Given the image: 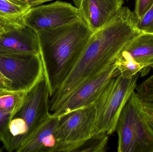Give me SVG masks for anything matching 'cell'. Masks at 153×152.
<instances>
[{
	"instance_id": "6da1fadb",
	"label": "cell",
	"mask_w": 153,
	"mask_h": 152,
	"mask_svg": "<svg viewBox=\"0 0 153 152\" xmlns=\"http://www.w3.org/2000/svg\"><path fill=\"white\" fill-rule=\"evenodd\" d=\"M138 20L134 12L122 7L112 20L92 33L78 59L50 96L51 111L77 87L115 62L123 49L141 33Z\"/></svg>"
},
{
	"instance_id": "7a4b0ae2",
	"label": "cell",
	"mask_w": 153,
	"mask_h": 152,
	"mask_svg": "<svg viewBox=\"0 0 153 152\" xmlns=\"http://www.w3.org/2000/svg\"><path fill=\"white\" fill-rule=\"evenodd\" d=\"M36 32L50 97L78 59L93 32L82 18Z\"/></svg>"
},
{
	"instance_id": "3957f363",
	"label": "cell",
	"mask_w": 153,
	"mask_h": 152,
	"mask_svg": "<svg viewBox=\"0 0 153 152\" xmlns=\"http://www.w3.org/2000/svg\"><path fill=\"white\" fill-rule=\"evenodd\" d=\"M49 99V88L44 77L27 93L20 108L12 117L8 151L17 152L50 115Z\"/></svg>"
},
{
	"instance_id": "277c9868",
	"label": "cell",
	"mask_w": 153,
	"mask_h": 152,
	"mask_svg": "<svg viewBox=\"0 0 153 152\" xmlns=\"http://www.w3.org/2000/svg\"><path fill=\"white\" fill-rule=\"evenodd\" d=\"M118 152H153V130L135 91L123 108L117 122Z\"/></svg>"
},
{
	"instance_id": "5b68a950",
	"label": "cell",
	"mask_w": 153,
	"mask_h": 152,
	"mask_svg": "<svg viewBox=\"0 0 153 152\" xmlns=\"http://www.w3.org/2000/svg\"><path fill=\"white\" fill-rule=\"evenodd\" d=\"M140 74L126 78L120 74L112 77L95 102V134L110 135L116 131L120 115L137 86Z\"/></svg>"
},
{
	"instance_id": "8992f818",
	"label": "cell",
	"mask_w": 153,
	"mask_h": 152,
	"mask_svg": "<svg viewBox=\"0 0 153 152\" xmlns=\"http://www.w3.org/2000/svg\"><path fill=\"white\" fill-rule=\"evenodd\" d=\"M44 77L40 54L0 55V87L27 93Z\"/></svg>"
},
{
	"instance_id": "52a82bcc",
	"label": "cell",
	"mask_w": 153,
	"mask_h": 152,
	"mask_svg": "<svg viewBox=\"0 0 153 152\" xmlns=\"http://www.w3.org/2000/svg\"><path fill=\"white\" fill-rule=\"evenodd\" d=\"M59 117L56 152H68L72 146L95 134V103Z\"/></svg>"
},
{
	"instance_id": "ba28073f",
	"label": "cell",
	"mask_w": 153,
	"mask_h": 152,
	"mask_svg": "<svg viewBox=\"0 0 153 152\" xmlns=\"http://www.w3.org/2000/svg\"><path fill=\"white\" fill-rule=\"evenodd\" d=\"M117 74V66L114 62L77 87L51 114L61 117L95 103L111 79Z\"/></svg>"
},
{
	"instance_id": "9c48e42d",
	"label": "cell",
	"mask_w": 153,
	"mask_h": 152,
	"mask_svg": "<svg viewBox=\"0 0 153 152\" xmlns=\"http://www.w3.org/2000/svg\"><path fill=\"white\" fill-rule=\"evenodd\" d=\"M82 18L79 9L71 3L56 1L30 8L26 18L28 26L36 31L53 28Z\"/></svg>"
},
{
	"instance_id": "30bf717a",
	"label": "cell",
	"mask_w": 153,
	"mask_h": 152,
	"mask_svg": "<svg viewBox=\"0 0 153 152\" xmlns=\"http://www.w3.org/2000/svg\"><path fill=\"white\" fill-rule=\"evenodd\" d=\"M124 0H81V18L94 33L112 20L119 12Z\"/></svg>"
},
{
	"instance_id": "8fae6325",
	"label": "cell",
	"mask_w": 153,
	"mask_h": 152,
	"mask_svg": "<svg viewBox=\"0 0 153 152\" xmlns=\"http://www.w3.org/2000/svg\"><path fill=\"white\" fill-rule=\"evenodd\" d=\"M19 54H40L37 34L27 25L0 37V55Z\"/></svg>"
},
{
	"instance_id": "7c38bea8",
	"label": "cell",
	"mask_w": 153,
	"mask_h": 152,
	"mask_svg": "<svg viewBox=\"0 0 153 152\" xmlns=\"http://www.w3.org/2000/svg\"><path fill=\"white\" fill-rule=\"evenodd\" d=\"M59 117L52 114L39 125L17 152H56Z\"/></svg>"
},
{
	"instance_id": "4fadbf2b",
	"label": "cell",
	"mask_w": 153,
	"mask_h": 152,
	"mask_svg": "<svg viewBox=\"0 0 153 152\" xmlns=\"http://www.w3.org/2000/svg\"><path fill=\"white\" fill-rule=\"evenodd\" d=\"M143 68L146 75L149 68L153 69V33L141 32L123 49Z\"/></svg>"
},
{
	"instance_id": "5bb4252c",
	"label": "cell",
	"mask_w": 153,
	"mask_h": 152,
	"mask_svg": "<svg viewBox=\"0 0 153 152\" xmlns=\"http://www.w3.org/2000/svg\"><path fill=\"white\" fill-rule=\"evenodd\" d=\"M27 93L0 87V110L13 116L21 106Z\"/></svg>"
},
{
	"instance_id": "9a60e30c",
	"label": "cell",
	"mask_w": 153,
	"mask_h": 152,
	"mask_svg": "<svg viewBox=\"0 0 153 152\" xmlns=\"http://www.w3.org/2000/svg\"><path fill=\"white\" fill-rule=\"evenodd\" d=\"M108 141V135L96 134L72 146L68 152H105Z\"/></svg>"
},
{
	"instance_id": "2e32d148",
	"label": "cell",
	"mask_w": 153,
	"mask_h": 152,
	"mask_svg": "<svg viewBox=\"0 0 153 152\" xmlns=\"http://www.w3.org/2000/svg\"><path fill=\"white\" fill-rule=\"evenodd\" d=\"M118 72L126 78H131L137 73L143 75V68L128 53L122 50L115 61Z\"/></svg>"
},
{
	"instance_id": "e0dca14e",
	"label": "cell",
	"mask_w": 153,
	"mask_h": 152,
	"mask_svg": "<svg viewBox=\"0 0 153 152\" xmlns=\"http://www.w3.org/2000/svg\"><path fill=\"white\" fill-rule=\"evenodd\" d=\"M135 90L146 113L153 117V75L137 85Z\"/></svg>"
},
{
	"instance_id": "ac0fdd59",
	"label": "cell",
	"mask_w": 153,
	"mask_h": 152,
	"mask_svg": "<svg viewBox=\"0 0 153 152\" xmlns=\"http://www.w3.org/2000/svg\"><path fill=\"white\" fill-rule=\"evenodd\" d=\"M29 10L22 14L0 16V37L9 31L27 25L26 18Z\"/></svg>"
},
{
	"instance_id": "d6986e66",
	"label": "cell",
	"mask_w": 153,
	"mask_h": 152,
	"mask_svg": "<svg viewBox=\"0 0 153 152\" xmlns=\"http://www.w3.org/2000/svg\"><path fill=\"white\" fill-rule=\"evenodd\" d=\"M30 6L18 5L9 0H0V16H11L22 14L27 12Z\"/></svg>"
},
{
	"instance_id": "ffe728a7",
	"label": "cell",
	"mask_w": 153,
	"mask_h": 152,
	"mask_svg": "<svg viewBox=\"0 0 153 152\" xmlns=\"http://www.w3.org/2000/svg\"><path fill=\"white\" fill-rule=\"evenodd\" d=\"M12 117L10 113L0 110V142L2 143L5 149L9 144V125Z\"/></svg>"
},
{
	"instance_id": "44dd1931",
	"label": "cell",
	"mask_w": 153,
	"mask_h": 152,
	"mask_svg": "<svg viewBox=\"0 0 153 152\" xmlns=\"http://www.w3.org/2000/svg\"><path fill=\"white\" fill-rule=\"evenodd\" d=\"M137 27L141 32L153 33V4L138 19Z\"/></svg>"
},
{
	"instance_id": "7402d4cb",
	"label": "cell",
	"mask_w": 153,
	"mask_h": 152,
	"mask_svg": "<svg viewBox=\"0 0 153 152\" xmlns=\"http://www.w3.org/2000/svg\"><path fill=\"white\" fill-rule=\"evenodd\" d=\"M153 4V0H136L134 12L138 19L141 18Z\"/></svg>"
},
{
	"instance_id": "603a6c76",
	"label": "cell",
	"mask_w": 153,
	"mask_h": 152,
	"mask_svg": "<svg viewBox=\"0 0 153 152\" xmlns=\"http://www.w3.org/2000/svg\"><path fill=\"white\" fill-rule=\"evenodd\" d=\"M30 8L38 6L39 4H42L46 2L51 1V0H26Z\"/></svg>"
},
{
	"instance_id": "cb8c5ba5",
	"label": "cell",
	"mask_w": 153,
	"mask_h": 152,
	"mask_svg": "<svg viewBox=\"0 0 153 152\" xmlns=\"http://www.w3.org/2000/svg\"><path fill=\"white\" fill-rule=\"evenodd\" d=\"M9 1L15 4H18V5H22V6H30L26 0H9Z\"/></svg>"
},
{
	"instance_id": "d4e9b609",
	"label": "cell",
	"mask_w": 153,
	"mask_h": 152,
	"mask_svg": "<svg viewBox=\"0 0 153 152\" xmlns=\"http://www.w3.org/2000/svg\"><path fill=\"white\" fill-rule=\"evenodd\" d=\"M148 115V120H149V123L152 127V129L153 130V116H151V115Z\"/></svg>"
},
{
	"instance_id": "484cf974",
	"label": "cell",
	"mask_w": 153,
	"mask_h": 152,
	"mask_svg": "<svg viewBox=\"0 0 153 152\" xmlns=\"http://www.w3.org/2000/svg\"><path fill=\"white\" fill-rule=\"evenodd\" d=\"M74 4H75L77 8H78L79 5H80V3H81V0H73Z\"/></svg>"
}]
</instances>
